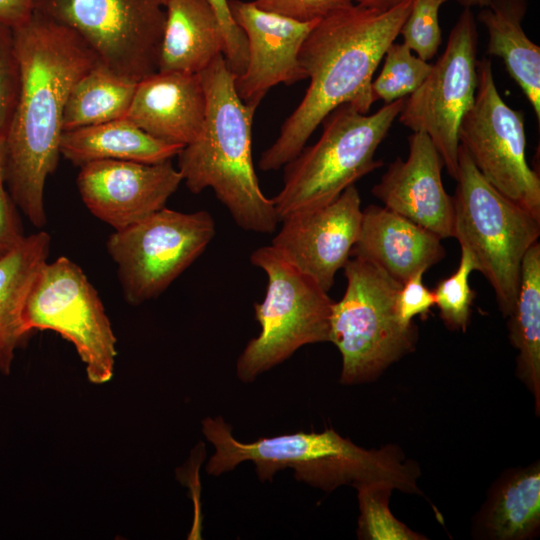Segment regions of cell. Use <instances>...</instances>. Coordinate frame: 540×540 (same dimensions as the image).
<instances>
[{
	"label": "cell",
	"mask_w": 540,
	"mask_h": 540,
	"mask_svg": "<svg viewBox=\"0 0 540 540\" xmlns=\"http://www.w3.org/2000/svg\"><path fill=\"white\" fill-rule=\"evenodd\" d=\"M13 32L21 85L6 136L5 185L31 224L42 228L47 222L44 189L61 155L69 93L98 61L75 32L38 13Z\"/></svg>",
	"instance_id": "6da1fadb"
},
{
	"label": "cell",
	"mask_w": 540,
	"mask_h": 540,
	"mask_svg": "<svg viewBox=\"0 0 540 540\" xmlns=\"http://www.w3.org/2000/svg\"><path fill=\"white\" fill-rule=\"evenodd\" d=\"M412 3L406 0L388 10L351 4L316 23L299 51L309 86L274 143L261 154L259 169L284 167L337 107L350 104L363 114L369 111L374 72L399 36Z\"/></svg>",
	"instance_id": "7a4b0ae2"
},
{
	"label": "cell",
	"mask_w": 540,
	"mask_h": 540,
	"mask_svg": "<svg viewBox=\"0 0 540 540\" xmlns=\"http://www.w3.org/2000/svg\"><path fill=\"white\" fill-rule=\"evenodd\" d=\"M206 113L200 135L178 153L177 169L194 194L211 188L245 231L272 233L280 221L272 199L258 183L251 153L257 107L244 103L235 75L218 55L200 73Z\"/></svg>",
	"instance_id": "3957f363"
},
{
	"label": "cell",
	"mask_w": 540,
	"mask_h": 540,
	"mask_svg": "<svg viewBox=\"0 0 540 540\" xmlns=\"http://www.w3.org/2000/svg\"><path fill=\"white\" fill-rule=\"evenodd\" d=\"M202 432L215 447L206 466L207 473L214 476L252 461L261 481L271 480L279 470L292 468L296 480L330 491L344 484L357 489L388 483L395 472V460L387 447L367 450L333 429L241 442L234 438L223 418L207 417L202 421Z\"/></svg>",
	"instance_id": "277c9868"
},
{
	"label": "cell",
	"mask_w": 540,
	"mask_h": 540,
	"mask_svg": "<svg viewBox=\"0 0 540 540\" xmlns=\"http://www.w3.org/2000/svg\"><path fill=\"white\" fill-rule=\"evenodd\" d=\"M406 98L385 103L373 114L350 104L334 109L322 121L319 140L284 166L280 192L272 198L280 221L335 200L346 188L380 168L375 153L400 114Z\"/></svg>",
	"instance_id": "5b68a950"
},
{
	"label": "cell",
	"mask_w": 540,
	"mask_h": 540,
	"mask_svg": "<svg viewBox=\"0 0 540 540\" xmlns=\"http://www.w3.org/2000/svg\"><path fill=\"white\" fill-rule=\"evenodd\" d=\"M455 180L453 237L469 250L507 318L517 297L523 258L538 242L540 219L488 183L461 145Z\"/></svg>",
	"instance_id": "8992f818"
},
{
	"label": "cell",
	"mask_w": 540,
	"mask_h": 540,
	"mask_svg": "<svg viewBox=\"0 0 540 540\" xmlns=\"http://www.w3.org/2000/svg\"><path fill=\"white\" fill-rule=\"evenodd\" d=\"M347 286L332 303L329 342L342 357L340 382L359 384L377 378L415 348L417 328L398 318L395 301L401 286L375 264L353 257L343 267Z\"/></svg>",
	"instance_id": "52a82bcc"
},
{
	"label": "cell",
	"mask_w": 540,
	"mask_h": 540,
	"mask_svg": "<svg viewBox=\"0 0 540 540\" xmlns=\"http://www.w3.org/2000/svg\"><path fill=\"white\" fill-rule=\"evenodd\" d=\"M251 263L268 279L264 299L253 305L260 324L238 357L237 377L244 383L288 359L300 347L329 342L333 301L312 278L291 264L272 245L257 248Z\"/></svg>",
	"instance_id": "ba28073f"
},
{
	"label": "cell",
	"mask_w": 540,
	"mask_h": 540,
	"mask_svg": "<svg viewBox=\"0 0 540 540\" xmlns=\"http://www.w3.org/2000/svg\"><path fill=\"white\" fill-rule=\"evenodd\" d=\"M215 232L208 211L166 207L114 230L106 249L117 265L126 302L139 305L159 296L204 252Z\"/></svg>",
	"instance_id": "9c48e42d"
},
{
	"label": "cell",
	"mask_w": 540,
	"mask_h": 540,
	"mask_svg": "<svg viewBox=\"0 0 540 540\" xmlns=\"http://www.w3.org/2000/svg\"><path fill=\"white\" fill-rule=\"evenodd\" d=\"M33 12L71 29L124 78L138 82L158 71L163 0H34Z\"/></svg>",
	"instance_id": "30bf717a"
},
{
	"label": "cell",
	"mask_w": 540,
	"mask_h": 540,
	"mask_svg": "<svg viewBox=\"0 0 540 540\" xmlns=\"http://www.w3.org/2000/svg\"><path fill=\"white\" fill-rule=\"evenodd\" d=\"M23 322L31 333L51 330L72 343L91 383L112 378L117 340L110 320L97 290L68 257L42 266L26 299Z\"/></svg>",
	"instance_id": "8fae6325"
},
{
	"label": "cell",
	"mask_w": 540,
	"mask_h": 540,
	"mask_svg": "<svg viewBox=\"0 0 540 540\" xmlns=\"http://www.w3.org/2000/svg\"><path fill=\"white\" fill-rule=\"evenodd\" d=\"M459 143L488 183L540 219V178L526 159L523 113L503 100L486 58L477 61L475 99L461 121Z\"/></svg>",
	"instance_id": "7c38bea8"
},
{
	"label": "cell",
	"mask_w": 540,
	"mask_h": 540,
	"mask_svg": "<svg viewBox=\"0 0 540 540\" xmlns=\"http://www.w3.org/2000/svg\"><path fill=\"white\" fill-rule=\"evenodd\" d=\"M476 21L464 7L453 26L445 50L432 64L420 87L405 99L399 122L428 135L449 175L458 170L459 127L474 103L477 89Z\"/></svg>",
	"instance_id": "4fadbf2b"
},
{
	"label": "cell",
	"mask_w": 540,
	"mask_h": 540,
	"mask_svg": "<svg viewBox=\"0 0 540 540\" xmlns=\"http://www.w3.org/2000/svg\"><path fill=\"white\" fill-rule=\"evenodd\" d=\"M361 220V198L351 185L327 205L284 218L271 245L328 292L350 259Z\"/></svg>",
	"instance_id": "5bb4252c"
},
{
	"label": "cell",
	"mask_w": 540,
	"mask_h": 540,
	"mask_svg": "<svg viewBox=\"0 0 540 540\" xmlns=\"http://www.w3.org/2000/svg\"><path fill=\"white\" fill-rule=\"evenodd\" d=\"M182 181L171 160H99L80 167L76 184L92 215L119 230L165 207Z\"/></svg>",
	"instance_id": "9a60e30c"
},
{
	"label": "cell",
	"mask_w": 540,
	"mask_h": 540,
	"mask_svg": "<svg viewBox=\"0 0 540 540\" xmlns=\"http://www.w3.org/2000/svg\"><path fill=\"white\" fill-rule=\"evenodd\" d=\"M229 10L244 32L248 62L244 73L235 78L239 98L257 107L269 89L306 79L299 51L319 21L300 22L264 11L254 2L229 0Z\"/></svg>",
	"instance_id": "2e32d148"
},
{
	"label": "cell",
	"mask_w": 540,
	"mask_h": 540,
	"mask_svg": "<svg viewBox=\"0 0 540 540\" xmlns=\"http://www.w3.org/2000/svg\"><path fill=\"white\" fill-rule=\"evenodd\" d=\"M408 144L407 159L390 163L372 193L384 207L440 239L453 237L454 206L443 186L442 158L425 133L413 132Z\"/></svg>",
	"instance_id": "e0dca14e"
},
{
	"label": "cell",
	"mask_w": 540,
	"mask_h": 540,
	"mask_svg": "<svg viewBox=\"0 0 540 540\" xmlns=\"http://www.w3.org/2000/svg\"><path fill=\"white\" fill-rule=\"evenodd\" d=\"M205 113L200 73L157 71L137 82L125 117L155 139L184 147L200 135Z\"/></svg>",
	"instance_id": "ac0fdd59"
},
{
	"label": "cell",
	"mask_w": 540,
	"mask_h": 540,
	"mask_svg": "<svg viewBox=\"0 0 540 540\" xmlns=\"http://www.w3.org/2000/svg\"><path fill=\"white\" fill-rule=\"evenodd\" d=\"M440 240L400 214L371 204L362 210L360 231L351 256L375 264L403 284L445 257Z\"/></svg>",
	"instance_id": "d6986e66"
},
{
	"label": "cell",
	"mask_w": 540,
	"mask_h": 540,
	"mask_svg": "<svg viewBox=\"0 0 540 540\" xmlns=\"http://www.w3.org/2000/svg\"><path fill=\"white\" fill-rule=\"evenodd\" d=\"M158 71L201 73L224 51L219 18L208 0H163Z\"/></svg>",
	"instance_id": "ffe728a7"
},
{
	"label": "cell",
	"mask_w": 540,
	"mask_h": 540,
	"mask_svg": "<svg viewBox=\"0 0 540 540\" xmlns=\"http://www.w3.org/2000/svg\"><path fill=\"white\" fill-rule=\"evenodd\" d=\"M51 237L45 231L25 236L0 258V373L9 375L15 352L31 334L23 322V310L31 287L47 262Z\"/></svg>",
	"instance_id": "44dd1931"
},
{
	"label": "cell",
	"mask_w": 540,
	"mask_h": 540,
	"mask_svg": "<svg viewBox=\"0 0 540 540\" xmlns=\"http://www.w3.org/2000/svg\"><path fill=\"white\" fill-rule=\"evenodd\" d=\"M527 7V0H491L477 18L488 34L487 53L502 59L539 123L540 47L529 39L522 26Z\"/></svg>",
	"instance_id": "7402d4cb"
},
{
	"label": "cell",
	"mask_w": 540,
	"mask_h": 540,
	"mask_svg": "<svg viewBox=\"0 0 540 540\" xmlns=\"http://www.w3.org/2000/svg\"><path fill=\"white\" fill-rule=\"evenodd\" d=\"M182 148L155 139L126 117L63 131L60 139V154L79 167L99 160L159 163Z\"/></svg>",
	"instance_id": "603a6c76"
},
{
	"label": "cell",
	"mask_w": 540,
	"mask_h": 540,
	"mask_svg": "<svg viewBox=\"0 0 540 540\" xmlns=\"http://www.w3.org/2000/svg\"><path fill=\"white\" fill-rule=\"evenodd\" d=\"M509 338L517 349V373L540 408V244L526 252L515 304L507 316Z\"/></svg>",
	"instance_id": "cb8c5ba5"
},
{
	"label": "cell",
	"mask_w": 540,
	"mask_h": 540,
	"mask_svg": "<svg viewBox=\"0 0 540 540\" xmlns=\"http://www.w3.org/2000/svg\"><path fill=\"white\" fill-rule=\"evenodd\" d=\"M137 82L96 62L74 83L63 115V131L126 116Z\"/></svg>",
	"instance_id": "d4e9b609"
},
{
	"label": "cell",
	"mask_w": 540,
	"mask_h": 540,
	"mask_svg": "<svg viewBox=\"0 0 540 540\" xmlns=\"http://www.w3.org/2000/svg\"><path fill=\"white\" fill-rule=\"evenodd\" d=\"M540 524V466L533 464L515 472L493 496L485 517L491 536L519 540L530 536Z\"/></svg>",
	"instance_id": "484cf974"
},
{
	"label": "cell",
	"mask_w": 540,
	"mask_h": 540,
	"mask_svg": "<svg viewBox=\"0 0 540 540\" xmlns=\"http://www.w3.org/2000/svg\"><path fill=\"white\" fill-rule=\"evenodd\" d=\"M379 75L372 81L374 102L390 103L416 91L429 75L432 64L413 55L404 43H391Z\"/></svg>",
	"instance_id": "4316f807"
},
{
	"label": "cell",
	"mask_w": 540,
	"mask_h": 540,
	"mask_svg": "<svg viewBox=\"0 0 540 540\" xmlns=\"http://www.w3.org/2000/svg\"><path fill=\"white\" fill-rule=\"evenodd\" d=\"M358 490L360 517L358 535L371 540H419L421 535L415 533L398 519L388 506L391 491L389 486L369 485Z\"/></svg>",
	"instance_id": "83f0119b"
},
{
	"label": "cell",
	"mask_w": 540,
	"mask_h": 540,
	"mask_svg": "<svg viewBox=\"0 0 540 540\" xmlns=\"http://www.w3.org/2000/svg\"><path fill=\"white\" fill-rule=\"evenodd\" d=\"M477 271L476 262L465 247H461L458 268L438 282L433 290L435 305L447 328L465 331L469 322L475 292L469 285V276Z\"/></svg>",
	"instance_id": "f1b7e54d"
},
{
	"label": "cell",
	"mask_w": 540,
	"mask_h": 540,
	"mask_svg": "<svg viewBox=\"0 0 540 540\" xmlns=\"http://www.w3.org/2000/svg\"><path fill=\"white\" fill-rule=\"evenodd\" d=\"M449 0H413L399 35L412 52L424 61L431 60L442 42L439 24L441 6Z\"/></svg>",
	"instance_id": "f546056e"
},
{
	"label": "cell",
	"mask_w": 540,
	"mask_h": 540,
	"mask_svg": "<svg viewBox=\"0 0 540 540\" xmlns=\"http://www.w3.org/2000/svg\"><path fill=\"white\" fill-rule=\"evenodd\" d=\"M21 85L13 29L0 23V138L6 137L16 110Z\"/></svg>",
	"instance_id": "4dcf8cb0"
},
{
	"label": "cell",
	"mask_w": 540,
	"mask_h": 540,
	"mask_svg": "<svg viewBox=\"0 0 540 540\" xmlns=\"http://www.w3.org/2000/svg\"><path fill=\"white\" fill-rule=\"evenodd\" d=\"M215 10L224 36V51L227 67L235 75L241 76L248 62V45L244 32L234 22L230 10L229 0H208Z\"/></svg>",
	"instance_id": "1f68e13d"
},
{
	"label": "cell",
	"mask_w": 540,
	"mask_h": 540,
	"mask_svg": "<svg viewBox=\"0 0 540 540\" xmlns=\"http://www.w3.org/2000/svg\"><path fill=\"white\" fill-rule=\"evenodd\" d=\"M253 2L264 11L300 22L321 20L352 4L347 0H254Z\"/></svg>",
	"instance_id": "d6a6232c"
},
{
	"label": "cell",
	"mask_w": 540,
	"mask_h": 540,
	"mask_svg": "<svg viewBox=\"0 0 540 540\" xmlns=\"http://www.w3.org/2000/svg\"><path fill=\"white\" fill-rule=\"evenodd\" d=\"M426 271L421 270L401 284L395 301L396 313L404 325L413 324L414 317L425 316L435 305L433 291L423 283V275Z\"/></svg>",
	"instance_id": "836d02e7"
},
{
	"label": "cell",
	"mask_w": 540,
	"mask_h": 540,
	"mask_svg": "<svg viewBox=\"0 0 540 540\" xmlns=\"http://www.w3.org/2000/svg\"><path fill=\"white\" fill-rule=\"evenodd\" d=\"M17 208L5 184H0V258L25 237Z\"/></svg>",
	"instance_id": "e575fe53"
},
{
	"label": "cell",
	"mask_w": 540,
	"mask_h": 540,
	"mask_svg": "<svg viewBox=\"0 0 540 540\" xmlns=\"http://www.w3.org/2000/svg\"><path fill=\"white\" fill-rule=\"evenodd\" d=\"M34 0H0V23L12 29L24 24L33 14Z\"/></svg>",
	"instance_id": "d590c367"
},
{
	"label": "cell",
	"mask_w": 540,
	"mask_h": 540,
	"mask_svg": "<svg viewBox=\"0 0 540 540\" xmlns=\"http://www.w3.org/2000/svg\"><path fill=\"white\" fill-rule=\"evenodd\" d=\"M352 4L376 9V10H388L391 9L406 0H347Z\"/></svg>",
	"instance_id": "8d00e7d4"
},
{
	"label": "cell",
	"mask_w": 540,
	"mask_h": 540,
	"mask_svg": "<svg viewBox=\"0 0 540 540\" xmlns=\"http://www.w3.org/2000/svg\"><path fill=\"white\" fill-rule=\"evenodd\" d=\"M6 137L0 138V184H5L6 181Z\"/></svg>",
	"instance_id": "74e56055"
},
{
	"label": "cell",
	"mask_w": 540,
	"mask_h": 540,
	"mask_svg": "<svg viewBox=\"0 0 540 540\" xmlns=\"http://www.w3.org/2000/svg\"><path fill=\"white\" fill-rule=\"evenodd\" d=\"M463 7H486L489 5L491 0H456Z\"/></svg>",
	"instance_id": "f35d334b"
}]
</instances>
